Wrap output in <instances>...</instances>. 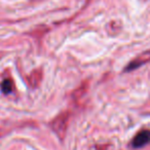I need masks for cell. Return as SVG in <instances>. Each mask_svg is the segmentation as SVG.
Masks as SVG:
<instances>
[{
  "mask_svg": "<svg viewBox=\"0 0 150 150\" xmlns=\"http://www.w3.org/2000/svg\"><path fill=\"white\" fill-rule=\"evenodd\" d=\"M1 88H2V91L4 93H11V82L7 81V80H5V81L2 83V86H1Z\"/></svg>",
  "mask_w": 150,
  "mask_h": 150,
  "instance_id": "cell-2",
  "label": "cell"
},
{
  "mask_svg": "<svg viewBox=\"0 0 150 150\" xmlns=\"http://www.w3.org/2000/svg\"><path fill=\"white\" fill-rule=\"evenodd\" d=\"M150 143V131L145 129V131H141L136 135L134 138L133 142H132V146L134 148H142L146 146L147 144Z\"/></svg>",
  "mask_w": 150,
  "mask_h": 150,
  "instance_id": "cell-1",
  "label": "cell"
}]
</instances>
